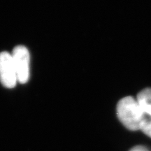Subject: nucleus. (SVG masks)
<instances>
[{
    "label": "nucleus",
    "instance_id": "1",
    "mask_svg": "<svg viewBox=\"0 0 151 151\" xmlns=\"http://www.w3.org/2000/svg\"><path fill=\"white\" fill-rule=\"evenodd\" d=\"M116 111L119 120L127 129L137 131L141 129L145 113L137 99L131 96L122 98L117 104Z\"/></svg>",
    "mask_w": 151,
    "mask_h": 151
},
{
    "label": "nucleus",
    "instance_id": "2",
    "mask_svg": "<svg viewBox=\"0 0 151 151\" xmlns=\"http://www.w3.org/2000/svg\"><path fill=\"white\" fill-rule=\"evenodd\" d=\"M11 55L16 68L18 81L20 83H26L29 78V50L23 46H18L15 47Z\"/></svg>",
    "mask_w": 151,
    "mask_h": 151
},
{
    "label": "nucleus",
    "instance_id": "3",
    "mask_svg": "<svg viewBox=\"0 0 151 151\" xmlns=\"http://www.w3.org/2000/svg\"><path fill=\"white\" fill-rule=\"evenodd\" d=\"M0 81L8 88H14L18 82L12 55L7 52H0Z\"/></svg>",
    "mask_w": 151,
    "mask_h": 151
},
{
    "label": "nucleus",
    "instance_id": "4",
    "mask_svg": "<svg viewBox=\"0 0 151 151\" xmlns=\"http://www.w3.org/2000/svg\"><path fill=\"white\" fill-rule=\"evenodd\" d=\"M137 100L143 113L151 116V88H145L139 92Z\"/></svg>",
    "mask_w": 151,
    "mask_h": 151
},
{
    "label": "nucleus",
    "instance_id": "5",
    "mask_svg": "<svg viewBox=\"0 0 151 151\" xmlns=\"http://www.w3.org/2000/svg\"><path fill=\"white\" fill-rule=\"evenodd\" d=\"M140 129L145 134L151 138V116L145 114Z\"/></svg>",
    "mask_w": 151,
    "mask_h": 151
},
{
    "label": "nucleus",
    "instance_id": "6",
    "mask_svg": "<svg viewBox=\"0 0 151 151\" xmlns=\"http://www.w3.org/2000/svg\"><path fill=\"white\" fill-rule=\"evenodd\" d=\"M129 151H149V150L143 146H137L133 147Z\"/></svg>",
    "mask_w": 151,
    "mask_h": 151
}]
</instances>
